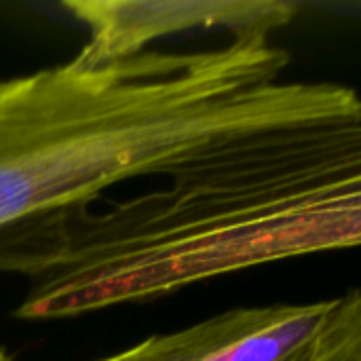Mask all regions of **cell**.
I'll return each mask as SVG.
<instances>
[{
    "mask_svg": "<svg viewBox=\"0 0 361 361\" xmlns=\"http://www.w3.org/2000/svg\"><path fill=\"white\" fill-rule=\"evenodd\" d=\"M269 34L218 49L66 63L0 80V228L167 182L361 161V102L341 82L281 80Z\"/></svg>",
    "mask_w": 361,
    "mask_h": 361,
    "instance_id": "obj_1",
    "label": "cell"
},
{
    "mask_svg": "<svg viewBox=\"0 0 361 361\" xmlns=\"http://www.w3.org/2000/svg\"><path fill=\"white\" fill-rule=\"evenodd\" d=\"M361 163L165 182L0 228V271L30 277L15 311L68 319L252 267L357 247Z\"/></svg>",
    "mask_w": 361,
    "mask_h": 361,
    "instance_id": "obj_2",
    "label": "cell"
},
{
    "mask_svg": "<svg viewBox=\"0 0 361 361\" xmlns=\"http://www.w3.org/2000/svg\"><path fill=\"white\" fill-rule=\"evenodd\" d=\"M99 361H361V294L239 307Z\"/></svg>",
    "mask_w": 361,
    "mask_h": 361,
    "instance_id": "obj_3",
    "label": "cell"
},
{
    "mask_svg": "<svg viewBox=\"0 0 361 361\" xmlns=\"http://www.w3.org/2000/svg\"><path fill=\"white\" fill-rule=\"evenodd\" d=\"M61 6L89 27V42L74 57L85 66L123 61L163 36L199 27L271 36L300 11L290 0H66Z\"/></svg>",
    "mask_w": 361,
    "mask_h": 361,
    "instance_id": "obj_4",
    "label": "cell"
},
{
    "mask_svg": "<svg viewBox=\"0 0 361 361\" xmlns=\"http://www.w3.org/2000/svg\"><path fill=\"white\" fill-rule=\"evenodd\" d=\"M0 361H13V360H11V355H6L4 351H0Z\"/></svg>",
    "mask_w": 361,
    "mask_h": 361,
    "instance_id": "obj_5",
    "label": "cell"
}]
</instances>
